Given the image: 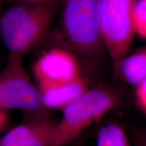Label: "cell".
I'll return each mask as SVG.
<instances>
[{"label":"cell","mask_w":146,"mask_h":146,"mask_svg":"<svg viewBox=\"0 0 146 146\" xmlns=\"http://www.w3.org/2000/svg\"><path fill=\"white\" fill-rule=\"evenodd\" d=\"M53 38L59 47L91 59L105 50L100 23V0H63Z\"/></svg>","instance_id":"obj_1"},{"label":"cell","mask_w":146,"mask_h":146,"mask_svg":"<svg viewBox=\"0 0 146 146\" xmlns=\"http://www.w3.org/2000/svg\"><path fill=\"white\" fill-rule=\"evenodd\" d=\"M58 2L12 3L0 17V35L9 56L23 57L48 34Z\"/></svg>","instance_id":"obj_2"},{"label":"cell","mask_w":146,"mask_h":146,"mask_svg":"<svg viewBox=\"0 0 146 146\" xmlns=\"http://www.w3.org/2000/svg\"><path fill=\"white\" fill-rule=\"evenodd\" d=\"M119 97L106 87L89 88L62 110L55 123L54 146H63L119 104Z\"/></svg>","instance_id":"obj_3"},{"label":"cell","mask_w":146,"mask_h":146,"mask_svg":"<svg viewBox=\"0 0 146 146\" xmlns=\"http://www.w3.org/2000/svg\"><path fill=\"white\" fill-rule=\"evenodd\" d=\"M137 0H100L102 41L113 68L129 53L135 31Z\"/></svg>","instance_id":"obj_4"},{"label":"cell","mask_w":146,"mask_h":146,"mask_svg":"<svg viewBox=\"0 0 146 146\" xmlns=\"http://www.w3.org/2000/svg\"><path fill=\"white\" fill-rule=\"evenodd\" d=\"M45 108L41 93L27 75L23 57L9 56L0 72V110L42 112Z\"/></svg>","instance_id":"obj_5"},{"label":"cell","mask_w":146,"mask_h":146,"mask_svg":"<svg viewBox=\"0 0 146 146\" xmlns=\"http://www.w3.org/2000/svg\"><path fill=\"white\" fill-rule=\"evenodd\" d=\"M33 73L40 92L75 81L83 76L75 55L61 47L43 53L35 62Z\"/></svg>","instance_id":"obj_6"},{"label":"cell","mask_w":146,"mask_h":146,"mask_svg":"<svg viewBox=\"0 0 146 146\" xmlns=\"http://www.w3.org/2000/svg\"><path fill=\"white\" fill-rule=\"evenodd\" d=\"M55 123L35 118L20 124L1 137L0 146H54Z\"/></svg>","instance_id":"obj_7"},{"label":"cell","mask_w":146,"mask_h":146,"mask_svg":"<svg viewBox=\"0 0 146 146\" xmlns=\"http://www.w3.org/2000/svg\"><path fill=\"white\" fill-rule=\"evenodd\" d=\"M89 88L88 82L82 76L70 83L40 93L45 108L62 110Z\"/></svg>","instance_id":"obj_8"},{"label":"cell","mask_w":146,"mask_h":146,"mask_svg":"<svg viewBox=\"0 0 146 146\" xmlns=\"http://www.w3.org/2000/svg\"><path fill=\"white\" fill-rule=\"evenodd\" d=\"M114 70L128 85L137 86L146 78V45L129 52L115 66Z\"/></svg>","instance_id":"obj_9"},{"label":"cell","mask_w":146,"mask_h":146,"mask_svg":"<svg viewBox=\"0 0 146 146\" xmlns=\"http://www.w3.org/2000/svg\"><path fill=\"white\" fill-rule=\"evenodd\" d=\"M96 146H130L125 131L118 124L104 125L98 131Z\"/></svg>","instance_id":"obj_10"},{"label":"cell","mask_w":146,"mask_h":146,"mask_svg":"<svg viewBox=\"0 0 146 146\" xmlns=\"http://www.w3.org/2000/svg\"><path fill=\"white\" fill-rule=\"evenodd\" d=\"M134 23L135 34L146 39V0H137Z\"/></svg>","instance_id":"obj_11"},{"label":"cell","mask_w":146,"mask_h":146,"mask_svg":"<svg viewBox=\"0 0 146 146\" xmlns=\"http://www.w3.org/2000/svg\"><path fill=\"white\" fill-rule=\"evenodd\" d=\"M136 100L139 106L146 114V78L135 87Z\"/></svg>","instance_id":"obj_12"},{"label":"cell","mask_w":146,"mask_h":146,"mask_svg":"<svg viewBox=\"0 0 146 146\" xmlns=\"http://www.w3.org/2000/svg\"><path fill=\"white\" fill-rule=\"evenodd\" d=\"M61 0H5V3H30V4H35V3H45L58 2ZM63 1V0H62Z\"/></svg>","instance_id":"obj_13"},{"label":"cell","mask_w":146,"mask_h":146,"mask_svg":"<svg viewBox=\"0 0 146 146\" xmlns=\"http://www.w3.org/2000/svg\"><path fill=\"white\" fill-rule=\"evenodd\" d=\"M134 143L135 146H146V129L135 133L134 135Z\"/></svg>","instance_id":"obj_14"},{"label":"cell","mask_w":146,"mask_h":146,"mask_svg":"<svg viewBox=\"0 0 146 146\" xmlns=\"http://www.w3.org/2000/svg\"><path fill=\"white\" fill-rule=\"evenodd\" d=\"M7 119H8V116H7L6 112L4 110H0V133L2 131Z\"/></svg>","instance_id":"obj_15"},{"label":"cell","mask_w":146,"mask_h":146,"mask_svg":"<svg viewBox=\"0 0 146 146\" xmlns=\"http://www.w3.org/2000/svg\"><path fill=\"white\" fill-rule=\"evenodd\" d=\"M5 3V0H0V9L2 8V6Z\"/></svg>","instance_id":"obj_16"}]
</instances>
